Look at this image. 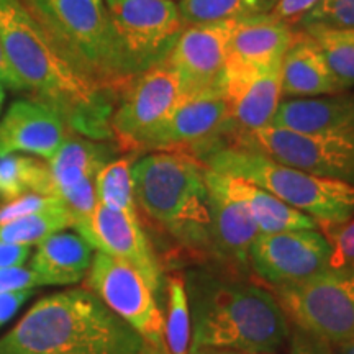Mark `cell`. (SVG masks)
Masks as SVG:
<instances>
[{
	"label": "cell",
	"mask_w": 354,
	"mask_h": 354,
	"mask_svg": "<svg viewBox=\"0 0 354 354\" xmlns=\"http://www.w3.org/2000/svg\"><path fill=\"white\" fill-rule=\"evenodd\" d=\"M0 43L30 100L56 112L76 135L113 138L115 97L69 64L24 0H0Z\"/></svg>",
	"instance_id": "cell-1"
},
{
	"label": "cell",
	"mask_w": 354,
	"mask_h": 354,
	"mask_svg": "<svg viewBox=\"0 0 354 354\" xmlns=\"http://www.w3.org/2000/svg\"><path fill=\"white\" fill-rule=\"evenodd\" d=\"M0 354L165 353L84 287L39 299L0 338Z\"/></svg>",
	"instance_id": "cell-2"
},
{
	"label": "cell",
	"mask_w": 354,
	"mask_h": 354,
	"mask_svg": "<svg viewBox=\"0 0 354 354\" xmlns=\"http://www.w3.org/2000/svg\"><path fill=\"white\" fill-rule=\"evenodd\" d=\"M185 289L192 322L189 354L203 348L271 353L289 336V322L281 305L259 286L196 272L190 274Z\"/></svg>",
	"instance_id": "cell-3"
},
{
	"label": "cell",
	"mask_w": 354,
	"mask_h": 354,
	"mask_svg": "<svg viewBox=\"0 0 354 354\" xmlns=\"http://www.w3.org/2000/svg\"><path fill=\"white\" fill-rule=\"evenodd\" d=\"M56 48L84 77L120 99L138 76L105 0H24Z\"/></svg>",
	"instance_id": "cell-4"
},
{
	"label": "cell",
	"mask_w": 354,
	"mask_h": 354,
	"mask_svg": "<svg viewBox=\"0 0 354 354\" xmlns=\"http://www.w3.org/2000/svg\"><path fill=\"white\" fill-rule=\"evenodd\" d=\"M207 167L187 153L153 151L133 161L138 209L185 248L210 254Z\"/></svg>",
	"instance_id": "cell-5"
},
{
	"label": "cell",
	"mask_w": 354,
	"mask_h": 354,
	"mask_svg": "<svg viewBox=\"0 0 354 354\" xmlns=\"http://www.w3.org/2000/svg\"><path fill=\"white\" fill-rule=\"evenodd\" d=\"M198 161L218 174L258 185L317 223H343L354 216V185L286 166L256 149L225 143Z\"/></svg>",
	"instance_id": "cell-6"
},
{
	"label": "cell",
	"mask_w": 354,
	"mask_h": 354,
	"mask_svg": "<svg viewBox=\"0 0 354 354\" xmlns=\"http://www.w3.org/2000/svg\"><path fill=\"white\" fill-rule=\"evenodd\" d=\"M282 312L315 342L336 344L354 336V268L326 269L295 284L274 287Z\"/></svg>",
	"instance_id": "cell-7"
},
{
	"label": "cell",
	"mask_w": 354,
	"mask_h": 354,
	"mask_svg": "<svg viewBox=\"0 0 354 354\" xmlns=\"http://www.w3.org/2000/svg\"><path fill=\"white\" fill-rule=\"evenodd\" d=\"M232 143L272 158L274 161L354 185V133L310 135L277 127L254 131H232L221 145Z\"/></svg>",
	"instance_id": "cell-8"
},
{
	"label": "cell",
	"mask_w": 354,
	"mask_h": 354,
	"mask_svg": "<svg viewBox=\"0 0 354 354\" xmlns=\"http://www.w3.org/2000/svg\"><path fill=\"white\" fill-rule=\"evenodd\" d=\"M84 287L94 292L110 310L166 354L165 315L151 287L135 268L97 251L84 277Z\"/></svg>",
	"instance_id": "cell-9"
},
{
	"label": "cell",
	"mask_w": 354,
	"mask_h": 354,
	"mask_svg": "<svg viewBox=\"0 0 354 354\" xmlns=\"http://www.w3.org/2000/svg\"><path fill=\"white\" fill-rule=\"evenodd\" d=\"M105 6L138 73L166 61L185 28L174 0H105Z\"/></svg>",
	"instance_id": "cell-10"
},
{
	"label": "cell",
	"mask_w": 354,
	"mask_h": 354,
	"mask_svg": "<svg viewBox=\"0 0 354 354\" xmlns=\"http://www.w3.org/2000/svg\"><path fill=\"white\" fill-rule=\"evenodd\" d=\"M230 131L233 127L228 105L220 95L183 97L156 127L141 136L131 154L177 151L198 159Z\"/></svg>",
	"instance_id": "cell-11"
},
{
	"label": "cell",
	"mask_w": 354,
	"mask_h": 354,
	"mask_svg": "<svg viewBox=\"0 0 354 354\" xmlns=\"http://www.w3.org/2000/svg\"><path fill=\"white\" fill-rule=\"evenodd\" d=\"M180 99L179 77L167 61L133 79L110 118L112 135L123 151L133 153L141 136L156 127Z\"/></svg>",
	"instance_id": "cell-12"
},
{
	"label": "cell",
	"mask_w": 354,
	"mask_h": 354,
	"mask_svg": "<svg viewBox=\"0 0 354 354\" xmlns=\"http://www.w3.org/2000/svg\"><path fill=\"white\" fill-rule=\"evenodd\" d=\"M250 266L272 289L295 284L330 268V245L318 228L264 233L251 246Z\"/></svg>",
	"instance_id": "cell-13"
},
{
	"label": "cell",
	"mask_w": 354,
	"mask_h": 354,
	"mask_svg": "<svg viewBox=\"0 0 354 354\" xmlns=\"http://www.w3.org/2000/svg\"><path fill=\"white\" fill-rule=\"evenodd\" d=\"M234 24L236 19L185 26L166 59L179 77L183 97L220 95Z\"/></svg>",
	"instance_id": "cell-14"
},
{
	"label": "cell",
	"mask_w": 354,
	"mask_h": 354,
	"mask_svg": "<svg viewBox=\"0 0 354 354\" xmlns=\"http://www.w3.org/2000/svg\"><path fill=\"white\" fill-rule=\"evenodd\" d=\"M220 97L228 105L233 131L269 127L282 97L281 64L254 66L228 56L220 81Z\"/></svg>",
	"instance_id": "cell-15"
},
{
	"label": "cell",
	"mask_w": 354,
	"mask_h": 354,
	"mask_svg": "<svg viewBox=\"0 0 354 354\" xmlns=\"http://www.w3.org/2000/svg\"><path fill=\"white\" fill-rule=\"evenodd\" d=\"M76 232L97 251L135 268L151 287L154 295L161 297L162 269L140 218L97 203L91 218L76 228Z\"/></svg>",
	"instance_id": "cell-16"
},
{
	"label": "cell",
	"mask_w": 354,
	"mask_h": 354,
	"mask_svg": "<svg viewBox=\"0 0 354 354\" xmlns=\"http://www.w3.org/2000/svg\"><path fill=\"white\" fill-rule=\"evenodd\" d=\"M71 133L51 109L33 100H17L0 120V158L28 153L50 161Z\"/></svg>",
	"instance_id": "cell-17"
},
{
	"label": "cell",
	"mask_w": 354,
	"mask_h": 354,
	"mask_svg": "<svg viewBox=\"0 0 354 354\" xmlns=\"http://www.w3.org/2000/svg\"><path fill=\"white\" fill-rule=\"evenodd\" d=\"M210 203V254L221 263L243 271L250 266V250L259 236L253 216L236 198L228 196L205 171Z\"/></svg>",
	"instance_id": "cell-18"
},
{
	"label": "cell",
	"mask_w": 354,
	"mask_h": 354,
	"mask_svg": "<svg viewBox=\"0 0 354 354\" xmlns=\"http://www.w3.org/2000/svg\"><path fill=\"white\" fill-rule=\"evenodd\" d=\"M320 48L304 30L295 32L281 63V94L292 99L342 94Z\"/></svg>",
	"instance_id": "cell-19"
},
{
	"label": "cell",
	"mask_w": 354,
	"mask_h": 354,
	"mask_svg": "<svg viewBox=\"0 0 354 354\" xmlns=\"http://www.w3.org/2000/svg\"><path fill=\"white\" fill-rule=\"evenodd\" d=\"M297 133H354V94L289 99L279 104L271 125Z\"/></svg>",
	"instance_id": "cell-20"
},
{
	"label": "cell",
	"mask_w": 354,
	"mask_h": 354,
	"mask_svg": "<svg viewBox=\"0 0 354 354\" xmlns=\"http://www.w3.org/2000/svg\"><path fill=\"white\" fill-rule=\"evenodd\" d=\"M294 28L271 13L236 19L228 44V56L254 66L281 64L294 39Z\"/></svg>",
	"instance_id": "cell-21"
},
{
	"label": "cell",
	"mask_w": 354,
	"mask_h": 354,
	"mask_svg": "<svg viewBox=\"0 0 354 354\" xmlns=\"http://www.w3.org/2000/svg\"><path fill=\"white\" fill-rule=\"evenodd\" d=\"M94 248L79 233L57 232L38 243L30 269L43 286H73L87 276Z\"/></svg>",
	"instance_id": "cell-22"
},
{
	"label": "cell",
	"mask_w": 354,
	"mask_h": 354,
	"mask_svg": "<svg viewBox=\"0 0 354 354\" xmlns=\"http://www.w3.org/2000/svg\"><path fill=\"white\" fill-rule=\"evenodd\" d=\"M215 180L228 196L240 201L245 209L253 216L259 234L290 232V230H313L317 228V221L312 216L302 212L292 209L272 194L266 192L258 185L246 183L238 177L223 176L212 171Z\"/></svg>",
	"instance_id": "cell-23"
},
{
	"label": "cell",
	"mask_w": 354,
	"mask_h": 354,
	"mask_svg": "<svg viewBox=\"0 0 354 354\" xmlns=\"http://www.w3.org/2000/svg\"><path fill=\"white\" fill-rule=\"evenodd\" d=\"M112 148L105 141L86 138L71 133L55 156L48 162L55 187V196L77 187V185L95 180L102 167L112 159Z\"/></svg>",
	"instance_id": "cell-24"
},
{
	"label": "cell",
	"mask_w": 354,
	"mask_h": 354,
	"mask_svg": "<svg viewBox=\"0 0 354 354\" xmlns=\"http://www.w3.org/2000/svg\"><path fill=\"white\" fill-rule=\"evenodd\" d=\"M30 192L56 197L48 162L21 154L0 158V201L10 202Z\"/></svg>",
	"instance_id": "cell-25"
},
{
	"label": "cell",
	"mask_w": 354,
	"mask_h": 354,
	"mask_svg": "<svg viewBox=\"0 0 354 354\" xmlns=\"http://www.w3.org/2000/svg\"><path fill=\"white\" fill-rule=\"evenodd\" d=\"M304 30L320 48L326 64L343 91L354 86V28L307 26Z\"/></svg>",
	"instance_id": "cell-26"
},
{
	"label": "cell",
	"mask_w": 354,
	"mask_h": 354,
	"mask_svg": "<svg viewBox=\"0 0 354 354\" xmlns=\"http://www.w3.org/2000/svg\"><path fill=\"white\" fill-rule=\"evenodd\" d=\"M272 6L271 0H179L177 3L185 26L261 15Z\"/></svg>",
	"instance_id": "cell-27"
},
{
	"label": "cell",
	"mask_w": 354,
	"mask_h": 354,
	"mask_svg": "<svg viewBox=\"0 0 354 354\" xmlns=\"http://www.w3.org/2000/svg\"><path fill=\"white\" fill-rule=\"evenodd\" d=\"M166 292L165 351L166 354H189L192 322L185 281L180 276L167 277Z\"/></svg>",
	"instance_id": "cell-28"
},
{
	"label": "cell",
	"mask_w": 354,
	"mask_h": 354,
	"mask_svg": "<svg viewBox=\"0 0 354 354\" xmlns=\"http://www.w3.org/2000/svg\"><path fill=\"white\" fill-rule=\"evenodd\" d=\"M69 227H73V218L66 205H61L0 223V241L32 246Z\"/></svg>",
	"instance_id": "cell-29"
},
{
	"label": "cell",
	"mask_w": 354,
	"mask_h": 354,
	"mask_svg": "<svg viewBox=\"0 0 354 354\" xmlns=\"http://www.w3.org/2000/svg\"><path fill=\"white\" fill-rule=\"evenodd\" d=\"M131 166L133 156L113 159L105 165L95 177V192L97 201L102 205L112 207L115 210H122L140 218L133 189Z\"/></svg>",
	"instance_id": "cell-30"
},
{
	"label": "cell",
	"mask_w": 354,
	"mask_h": 354,
	"mask_svg": "<svg viewBox=\"0 0 354 354\" xmlns=\"http://www.w3.org/2000/svg\"><path fill=\"white\" fill-rule=\"evenodd\" d=\"M297 25L300 28H354V0H320L312 10L305 13Z\"/></svg>",
	"instance_id": "cell-31"
},
{
	"label": "cell",
	"mask_w": 354,
	"mask_h": 354,
	"mask_svg": "<svg viewBox=\"0 0 354 354\" xmlns=\"http://www.w3.org/2000/svg\"><path fill=\"white\" fill-rule=\"evenodd\" d=\"M330 245V269L354 268V216L343 223H317Z\"/></svg>",
	"instance_id": "cell-32"
},
{
	"label": "cell",
	"mask_w": 354,
	"mask_h": 354,
	"mask_svg": "<svg viewBox=\"0 0 354 354\" xmlns=\"http://www.w3.org/2000/svg\"><path fill=\"white\" fill-rule=\"evenodd\" d=\"M64 205V202L59 197L51 196H39V194H25V196L13 198L10 202H6V205L0 207V223L21 218L30 214L37 212L56 209V207Z\"/></svg>",
	"instance_id": "cell-33"
},
{
	"label": "cell",
	"mask_w": 354,
	"mask_h": 354,
	"mask_svg": "<svg viewBox=\"0 0 354 354\" xmlns=\"http://www.w3.org/2000/svg\"><path fill=\"white\" fill-rule=\"evenodd\" d=\"M35 287H43L41 279L32 269L21 268H3L0 269V292L30 290Z\"/></svg>",
	"instance_id": "cell-34"
},
{
	"label": "cell",
	"mask_w": 354,
	"mask_h": 354,
	"mask_svg": "<svg viewBox=\"0 0 354 354\" xmlns=\"http://www.w3.org/2000/svg\"><path fill=\"white\" fill-rule=\"evenodd\" d=\"M318 2L320 0H277L268 13H271L274 19L286 21L289 25L299 24L305 13L312 10Z\"/></svg>",
	"instance_id": "cell-35"
},
{
	"label": "cell",
	"mask_w": 354,
	"mask_h": 354,
	"mask_svg": "<svg viewBox=\"0 0 354 354\" xmlns=\"http://www.w3.org/2000/svg\"><path fill=\"white\" fill-rule=\"evenodd\" d=\"M35 294V289L17 290V292H0V326L7 323L19 312V308Z\"/></svg>",
	"instance_id": "cell-36"
},
{
	"label": "cell",
	"mask_w": 354,
	"mask_h": 354,
	"mask_svg": "<svg viewBox=\"0 0 354 354\" xmlns=\"http://www.w3.org/2000/svg\"><path fill=\"white\" fill-rule=\"evenodd\" d=\"M30 253H32L30 246L0 241V269L21 268L30 258Z\"/></svg>",
	"instance_id": "cell-37"
},
{
	"label": "cell",
	"mask_w": 354,
	"mask_h": 354,
	"mask_svg": "<svg viewBox=\"0 0 354 354\" xmlns=\"http://www.w3.org/2000/svg\"><path fill=\"white\" fill-rule=\"evenodd\" d=\"M0 84L8 88H12V91H21L19 79L15 77V74L12 73L10 66H8L6 53H3V48H2V43H0Z\"/></svg>",
	"instance_id": "cell-38"
},
{
	"label": "cell",
	"mask_w": 354,
	"mask_h": 354,
	"mask_svg": "<svg viewBox=\"0 0 354 354\" xmlns=\"http://www.w3.org/2000/svg\"><path fill=\"white\" fill-rule=\"evenodd\" d=\"M290 354H320L315 346H312L308 342H305L304 338H295L294 344H292Z\"/></svg>",
	"instance_id": "cell-39"
},
{
	"label": "cell",
	"mask_w": 354,
	"mask_h": 354,
	"mask_svg": "<svg viewBox=\"0 0 354 354\" xmlns=\"http://www.w3.org/2000/svg\"><path fill=\"white\" fill-rule=\"evenodd\" d=\"M335 354H354V336L346 339V342L336 344Z\"/></svg>",
	"instance_id": "cell-40"
},
{
	"label": "cell",
	"mask_w": 354,
	"mask_h": 354,
	"mask_svg": "<svg viewBox=\"0 0 354 354\" xmlns=\"http://www.w3.org/2000/svg\"><path fill=\"white\" fill-rule=\"evenodd\" d=\"M192 354H245L241 351H234V349H218V348H203Z\"/></svg>",
	"instance_id": "cell-41"
},
{
	"label": "cell",
	"mask_w": 354,
	"mask_h": 354,
	"mask_svg": "<svg viewBox=\"0 0 354 354\" xmlns=\"http://www.w3.org/2000/svg\"><path fill=\"white\" fill-rule=\"evenodd\" d=\"M3 99H6V91H3V86H2V84H0V110H2Z\"/></svg>",
	"instance_id": "cell-42"
},
{
	"label": "cell",
	"mask_w": 354,
	"mask_h": 354,
	"mask_svg": "<svg viewBox=\"0 0 354 354\" xmlns=\"http://www.w3.org/2000/svg\"><path fill=\"white\" fill-rule=\"evenodd\" d=\"M271 2H272V3H276V2H277V0H271Z\"/></svg>",
	"instance_id": "cell-43"
},
{
	"label": "cell",
	"mask_w": 354,
	"mask_h": 354,
	"mask_svg": "<svg viewBox=\"0 0 354 354\" xmlns=\"http://www.w3.org/2000/svg\"><path fill=\"white\" fill-rule=\"evenodd\" d=\"M263 354H269V353H263Z\"/></svg>",
	"instance_id": "cell-44"
}]
</instances>
